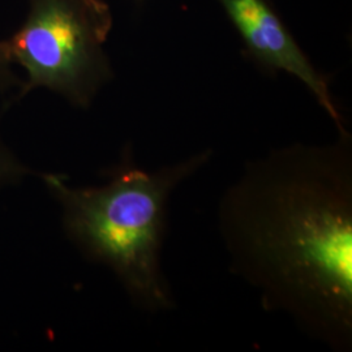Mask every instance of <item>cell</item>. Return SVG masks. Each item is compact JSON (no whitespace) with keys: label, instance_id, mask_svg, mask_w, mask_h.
Listing matches in <instances>:
<instances>
[{"label":"cell","instance_id":"6","mask_svg":"<svg viewBox=\"0 0 352 352\" xmlns=\"http://www.w3.org/2000/svg\"><path fill=\"white\" fill-rule=\"evenodd\" d=\"M12 64L7 41H0V93H6L12 88L20 89L24 82L14 75Z\"/></svg>","mask_w":352,"mask_h":352},{"label":"cell","instance_id":"2","mask_svg":"<svg viewBox=\"0 0 352 352\" xmlns=\"http://www.w3.org/2000/svg\"><path fill=\"white\" fill-rule=\"evenodd\" d=\"M210 157L212 151H200L153 173L126 158L96 187H72L56 174L42 180L60 206L68 239L89 260L111 269L136 307L155 314L174 305L161 269L170 195Z\"/></svg>","mask_w":352,"mask_h":352},{"label":"cell","instance_id":"3","mask_svg":"<svg viewBox=\"0 0 352 352\" xmlns=\"http://www.w3.org/2000/svg\"><path fill=\"white\" fill-rule=\"evenodd\" d=\"M113 14L103 0H30L24 24L7 39L13 64L24 68L21 98L37 88L87 109L113 77L103 45Z\"/></svg>","mask_w":352,"mask_h":352},{"label":"cell","instance_id":"5","mask_svg":"<svg viewBox=\"0 0 352 352\" xmlns=\"http://www.w3.org/2000/svg\"><path fill=\"white\" fill-rule=\"evenodd\" d=\"M29 174L30 168L13 154L0 138V189L21 182Z\"/></svg>","mask_w":352,"mask_h":352},{"label":"cell","instance_id":"1","mask_svg":"<svg viewBox=\"0 0 352 352\" xmlns=\"http://www.w3.org/2000/svg\"><path fill=\"white\" fill-rule=\"evenodd\" d=\"M230 264L336 350L352 340V146L294 145L247 164L219 205Z\"/></svg>","mask_w":352,"mask_h":352},{"label":"cell","instance_id":"4","mask_svg":"<svg viewBox=\"0 0 352 352\" xmlns=\"http://www.w3.org/2000/svg\"><path fill=\"white\" fill-rule=\"evenodd\" d=\"M218 3L239 32L252 58L270 72L285 71L298 77L334 120L340 135L349 133L331 100L327 78L316 71L270 4L266 0H218Z\"/></svg>","mask_w":352,"mask_h":352}]
</instances>
